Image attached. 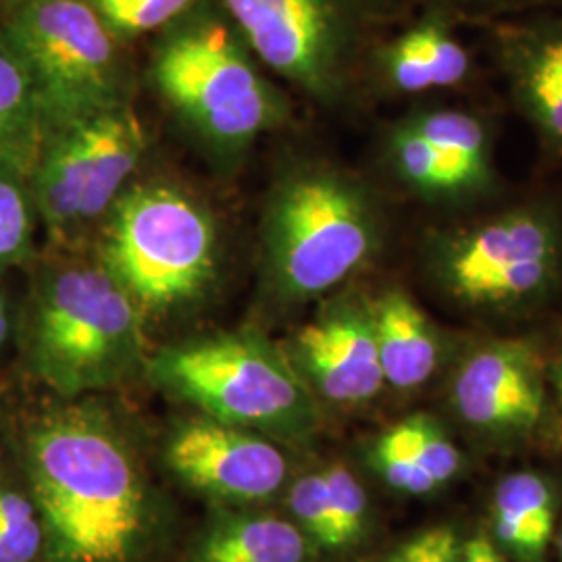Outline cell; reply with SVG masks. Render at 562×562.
I'll return each mask as SVG.
<instances>
[{
  "label": "cell",
  "instance_id": "1",
  "mask_svg": "<svg viewBox=\"0 0 562 562\" xmlns=\"http://www.w3.org/2000/svg\"><path fill=\"white\" fill-rule=\"evenodd\" d=\"M60 401L20 434L44 561H146L159 536V504L134 446L101 404Z\"/></svg>",
  "mask_w": 562,
  "mask_h": 562
},
{
  "label": "cell",
  "instance_id": "2",
  "mask_svg": "<svg viewBox=\"0 0 562 562\" xmlns=\"http://www.w3.org/2000/svg\"><path fill=\"white\" fill-rule=\"evenodd\" d=\"M385 234V206L369 181L336 162H292L262 204V290L281 308L323 301L378 261Z\"/></svg>",
  "mask_w": 562,
  "mask_h": 562
},
{
  "label": "cell",
  "instance_id": "3",
  "mask_svg": "<svg viewBox=\"0 0 562 562\" xmlns=\"http://www.w3.org/2000/svg\"><path fill=\"white\" fill-rule=\"evenodd\" d=\"M25 371L59 398L106 392L146 373L144 315L97 255L55 252L36 267L18 319Z\"/></svg>",
  "mask_w": 562,
  "mask_h": 562
},
{
  "label": "cell",
  "instance_id": "4",
  "mask_svg": "<svg viewBox=\"0 0 562 562\" xmlns=\"http://www.w3.org/2000/svg\"><path fill=\"white\" fill-rule=\"evenodd\" d=\"M150 41L148 81L220 161H238L290 120L288 97L220 0H202Z\"/></svg>",
  "mask_w": 562,
  "mask_h": 562
},
{
  "label": "cell",
  "instance_id": "5",
  "mask_svg": "<svg viewBox=\"0 0 562 562\" xmlns=\"http://www.w3.org/2000/svg\"><path fill=\"white\" fill-rule=\"evenodd\" d=\"M423 276L443 301L471 313L510 315L562 285V206L515 202L477 220L425 232Z\"/></svg>",
  "mask_w": 562,
  "mask_h": 562
},
{
  "label": "cell",
  "instance_id": "6",
  "mask_svg": "<svg viewBox=\"0 0 562 562\" xmlns=\"http://www.w3.org/2000/svg\"><path fill=\"white\" fill-rule=\"evenodd\" d=\"M144 375L209 419L285 440L311 436L322 419L319 401L285 350L255 329L162 346Z\"/></svg>",
  "mask_w": 562,
  "mask_h": 562
},
{
  "label": "cell",
  "instance_id": "7",
  "mask_svg": "<svg viewBox=\"0 0 562 562\" xmlns=\"http://www.w3.org/2000/svg\"><path fill=\"white\" fill-rule=\"evenodd\" d=\"M97 259L144 319L169 315L199 301L217 278V223L173 183H130L97 229Z\"/></svg>",
  "mask_w": 562,
  "mask_h": 562
},
{
  "label": "cell",
  "instance_id": "8",
  "mask_svg": "<svg viewBox=\"0 0 562 562\" xmlns=\"http://www.w3.org/2000/svg\"><path fill=\"white\" fill-rule=\"evenodd\" d=\"M2 25L36 81L46 130L132 101L130 46L83 0H20Z\"/></svg>",
  "mask_w": 562,
  "mask_h": 562
},
{
  "label": "cell",
  "instance_id": "9",
  "mask_svg": "<svg viewBox=\"0 0 562 562\" xmlns=\"http://www.w3.org/2000/svg\"><path fill=\"white\" fill-rule=\"evenodd\" d=\"M262 67L323 106L348 99L364 21L346 0H220Z\"/></svg>",
  "mask_w": 562,
  "mask_h": 562
},
{
  "label": "cell",
  "instance_id": "10",
  "mask_svg": "<svg viewBox=\"0 0 562 562\" xmlns=\"http://www.w3.org/2000/svg\"><path fill=\"white\" fill-rule=\"evenodd\" d=\"M283 350L317 401L361 404L385 385L373 301L362 290L346 288L325 296L317 315Z\"/></svg>",
  "mask_w": 562,
  "mask_h": 562
},
{
  "label": "cell",
  "instance_id": "11",
  "mask_svg": "<svg viewBox=\"0 0 562 562\" xmlns=\"http://www.w3.org/2000/svg\"><path fill=\"white\" fill-rule=\"evenodd\" d=\"M546 361L525 338H490L462 355L450 382V402L462 422L485 434H529L548 404Z\"/></svg>",
  "mask_w": 562,
  "mask_h": 562
},
{
  "label": "cell",
  "instance_id": "12",
  "mask_svg": "<svg viewBox=\"0 0 562 562\" xmlns=\"http://www.w3.org/2000/svg\"><path fill=\"white\" fill-rule=\"evenodd\" d=\"M165 461L181 482L223 503L269 501L288 477L280 448L257 431L202 417L180 425Z\"/></svg>",
  "mask_w": 562,
  "mask_h": 562
},
{
  "label": "cell",
  "instance_id": "13",
  "mask_svg": "<svg viewBox=\"0 0 562 562\" xmlns=\"http://www.w3.org/2000/svg\"><path fill=\"white\" fill-rule=\"evenodd\" d=\"M452 13L423 7L396 34L364 53L373 81L394 97H419L464 86L473 76V55L457 32Z\"/></svg>",
  "mask_w": 562,
  "mask_h": 562
},
{
  "label": "cell",
  "instance_id": "14",
  "mask_svg": "<svg viewBox=\"0 0 562 562\" xmlns=\"http://www.w3.org/2000/svg\"><path fill=\"white\" fill-rule=\"evenodd\" d=\"M494 48L510 99L543 146L562 155V15L503 23Z\"/></svg>",
  "mask_w": 562,
  "mask_h": 562
},
{
  "label": "cell",
  "instance_id": "15",
  "mask_svg": "<svg viewBox=\"0 0 562 562\" xmlns=\"http://www.w3.org/2000/svg\"><path fill=\"white\" fill-rule=\"evenodd\" d=\"M86 138L88 190L83 202L86 236L99 229L104 215L115 204L138 171L148 138L132 101L120 102L81 121Z\"/></svg>",
  "mask_w": 562,
  "mask_h": 562
},
{
  "label": "cell",
  "instance_id": "16",
  "mask_svg": "<svg viewBox=\"0 0 562 562\" xmlns=\"http://www.w3.org/2000/svg\"><path fill=\"white\" fill-rule=\"evenodd\" d=\"M371 301L385 383L415 390L429 382L442 362L443 338L436 323L401 285L385 288Z\"/></svg>",
  "mask_w": 562,
  "mask_h": 562
},
{
  "label": "cell",
  "instance_id": "17",
  "mask_svg": "<svg viewBox=\"0 0 562 562\" xmlns=\"http://www.w3.org/2000/svg\"><path fill=\"white\" fill-rule=\"evenodd\" d=\"M383 161L390 176L419 201L438 206H464L483 201L498 178H487L450 159L402 120L383 138Z\"/></svg>",
  "mask_w": 562,
  "mask_h": 562
},
{
  "label": "cell",
  "instance_id": "18",
  "mask_svg": "<svg viewBox=\"0 0 562 562\" xmlns=\"http://www.w3.org/2000/svg\"><path fill=\"white\" fill-rule=\"evenodd\" d=\"M311 543L296 522L223 517L194 543L188 562H308Z\"/></svg>",
  "mask_w": 562,
  "mask_h": 562
},
{
  "label": "cell",
  "instance_id": "19",
  "mask_svg": "<svg viewBox=\"0 0 562 562\" xmlns=\"http://www.w3.org/2000/svg\"><path fill=\"white\" fill-rule=\"evenodd\" d=\"M46 115L36 81L0 21V161L34 167Z\"/></svg>",
  "mask_w": 562,
  "mask_h": 562
},
{
  "label": "cell",
  "instance_id": "20",
  "mask_svg": "<svg viewBox=\"0 0 562 562\" xmlns=\"http://www.w3.org/2000/svg\"><path fill=\"white\" fill-rule=\"evenodd\" d=\"M498 542L521 562L542 559L554 531V498L540 475L513 473L494 496Z\"/></svg>",
  "mask_w": 562,
  "mask_h": 562
},
{
  "label": "cell",
  "instance_id": "21",
  "mask_svg": "<svg viewBox=\"0 0 562 562\" xmlns=\"http://www.w3.org/2000/svg\"><path fill=\"white\" fill-rule=\"evenodd\" d=\"M401 120L450 159L487 178H498L492 130L482 115L467 109L438 106L411 111Z\"/></svg>",
  "mask_w": 562,
  "mask_h": 562
},
{
  "label": "cell",
  "instance_id": "22",
  "mask_svg": "<svg viewBox=\"0 0 562 562\" xmlns=\"http://www.w3.org/2000/svg\"><path fill=\"white\" fill-rule=\"evenodd\" d=\"M38 225L32 167L0 161V276L36 259Z\"/></svg>",
  "mask_w": 562,
  "mask_h": 562
},
{
  "label": "cell",
  "instance_id": "23",
  "mask_svg": "<svg viewBox=\"0 0 562 562\" xmlns=\"http://www.w3.org/2000/svg\"><path fill=\"white\" fill-rule=\"evenodd\" d=\"M104 27L132 46L142 38H153L169 23L180 20L202 0H83Z\"/></svg>",
  "mask_w": 562,
  "mask_h": 562
},
{
  "label": "cell",
  "instance_id": "24",
  "mask_svg": "<svg viewBox=\"0 0 562 562\" xmlns=\"http://www.w3.org/2000/svg\"><path fill=\"white\" fill-rule=\"evenodd\" d=\"M44 559V529L30 492L0 480V562Z\"/></svg>",
  "mask_w": 562,
  "mask_h": 562
},
{
  "label": "cell",
  "instance_id": "25",
  "mask_svg": "<svg viewBox=\"0 0 562 562\" xmlns=\"http://www.w3.org/2000/svg\"><path fill=\"white\" fill-rule=\"evenodd\" d=\"M385 436L413 454L438 485L450 482L461 469V454L442 427L427 415H415L390 427Z\"/></svg>",
  "mask_w": 562,
  "mask_h": 562
},
{
  "label": "cell",
  "instance_id": "26",
  "mask_svg": "<svg viewBox=\"0 0 562 562\" xmlns=\"http://www.w3.org/2000/svg\"><path fill=\"white\" fill-rule=\"evenodd\" d=\"M288 504L296 525L311 542L319 543L327 550H340L323 473H308L294 483Z\"/></svg>",
  "mask_w": 562,
  "mask_h": 562
},
{
  "label": "cell",
  "instance_id": "27",
  "mask_svg": "<svg viewBox=\"0 0 562 562\" xmlns=\"http://www.w3.org/2000/svg\"><path fill=\"white\" fill-rule=\"evenodd\" d=\"M322 473L331 504L338 548H346L361 538L367 521V494L359 480L341 464H334Z\"/></svg>",
  "mask_w": 562,
  "mask_h": 562
},
{
  "label": "cell",
  "instance_id": "28",
  "mask_svg": "<svg viewBox=\"0 0 562 562\" xmlns=\"http://www.w3.org/2000/svg\"><path fill=\"white\" fill-rule=\"evenodd\" d=\"M373 462L385 482L406 494H429L440 487L422 462L385 434L373 446Z\"/></svg>",
  "mask_w": 562,
  "mask_h": 562
},
{
  "label": "cell",
  "instance_id": "29",
  "mask_svg": "<svg viewBox=\"0 0 562 562\" xmlns=\"http://www.w3.org/2000/svg\"><path fill=\"white\" fill-rule=\"evenodd\" d=\"M459 550V536L440 525L406 540L385 562H457Z\"/></svg>",
  "mask_w": 562,
  "mask_h": 562
},
{
  "label": "cell",
  "instance_id": "30",
  "mask_svg": "<svg viewBox=\"0 0 562 562\" xmlns=\"http://www.w3.org/2000/svg\"><path fill=\"white\" fill-rule=\"evenodd\" d=\"M423 7H436L452 13L457 20L464 18H498L510 13L531 0H422Z\"/></svg>",
  "mask_w": 562,
  "mask_h": 562
},
{
  "label": "cell",
  "instance_id": "31",
  "mask_svg": "<svg viewBox=\"0 0 562 562\" xmlns=\"http://www.w3.org/2000/svg\"><path fill=\"white\" fill-rule=\"evenodd\" d=\"M457 562H504V557L496 543L480 533L461 543Z\"/></svg>",
  "mask_w": 562,
  "mask_h": 562
},
{
  "label": "cell",
  "instance_id": "32",
  "mask_svg": "<svg viewBox=\"0 0 562 562\" xmlns=\"http://www.w3.org/2000/svg\"><path fill=\"white\" fill-rule=\"evenodd\" d=\"M364 23L380 21L394 15L402 4V0H346Z\"/></svg>",
  "mask_w": 562,
  "mask_h": 562
},
{
  "label": "cell",
  "instance_id": "33",
  "mask_svg": "<svg viewBox=\"0 0 562 562\" xmlns=\"http://www.w3.org/2000/svg\"><path fill=\"white\" fill-rule=\"evenodd\" d=\"M18 319L20 313L15 311L13 301L4 290H0V357L4 355L9 341L18 336Z\"/></svg>",
  "mask_w": 562,
  "mask_h": 562
},
{
  "label": "cell",
  "instance_id": "34",
  "mask_svg": "<svg viewBox=\"0 0 562 562\" xmlns=\"http://www.w3.org/2000/svg\"><path fill=\"white\" fill-rule=\"evenodd\" d=\"M546 380L554 404L562 415V350L552 361L546 362Z\"/></svg>",
  "mask_w": 562,
  "mask_h": 562
},
{
  "label": "cell",
  "instance_id": "35",
  "mask_svg": "<svg viewBox=\"0 0 562 562\" xmlns=\"http://www.w3.org/2000/svg\"><path fill=\"white\" fill-rule=\"evenodd\" d=\"M20 0H0V21L4 20V15L18 4Z\"/></svg>",
  "mask_w": 562,
  "mask_h": 562
},
{
  "label": "cell",
  "instance_id": "36",
  "mask_svg": "<svg viewBox=\"0 0 562 562\" xmlns=\"http://www.w3.org/2000/svg\"><path fill=\"white\" fill-rule=\"evenodd\" d=\"M561 557H562V538H561Z\"/></svg>",
  "mask_w": 562,
  "mask_h": 562
}]
</instances>
